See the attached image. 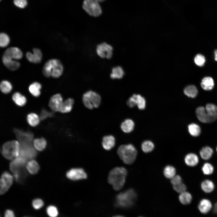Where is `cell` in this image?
Listing matches in <instances>:
<instances>
[{
	"mask_svg": "<svg viewBox=\"0 0 217 217\" xmlns=\"http://www.w3.org/2000/svg\"><path fill=\"white\" fill-rule=\"evenodd\" d=\"M202 170L203 173L205 175H210L212 174L214 170L213 166L210 163H205L203 166Z\"/></svg>",
	"mask_w": 217,
	"mask_h": 217,
	"instance_id": "42",
	"label": "cell"
},
{
	"mask_svg": "<svg viewBox=\"0 0 217 217\" xmlns=\"http://www.w3.org/2000/svg\"><path fill=\"white\" fill-rule=\"evenodd\" d=\"M214 212L217 213V202L215 204L214 208Z\"/></svg>",
	"mask_w": 217,
	"mask_h": 217,
	"instance_id": "52",
	"label": "cell"
},
{
	"mask_svg": "<svg viewBox=\"0 0 217 217\" xmlns=\"http://www.w3.org/2000/svg\"><path fill=\"white\" fill-rule=\"evenodd\" d=\"M213 150L210 147L206 146L203 147L200 150V154L201 157L204 160L209 159L212 156Z\"/></svg>",
	"mask_w": 217,
	"mask_h": 217,
	"instance_id": "32",
	"label": "cell"
},
{
	"mask_svg": "<svg viewBox=\"0 0 217 217\" xmlns=\"http://www.w3.org/2000/svg\"><path fill=\"white\" fill-rule=\"evenodd\" d=\"M136 105L138 108L143 110L145 108L146 102L144 98L139 94H136Z\"/></svg>",
	"mask_w": 217,
	"mask_h": 217,
	"instance_id": "41",
	"label": "cell"
},
{
	"mask_svg": "<svg viewBox=\"0 0 217 217\" xmlns=\"http://www.w3.org/2000/svg\"><path fill=\"white\" fill-rule=\"evenodd\" d=\"M124 74L123 68L120 66H117L112 68L110 77L113 79H120L123 77Z\"/></svg>",
	"mask_w": 217,
	"mask_h": 217,
	"instance_id": "30",
	"label": "cell"
},
{
	"mask_svg": "<svg viewBox=\"0 0 217 217\" xmlns=\"http://www.w3.org/2000/svg\"><path fill=\"white\" fill-rule=\"evenodd\" d=\"M202 189L206 193H210L214 189L215 185L211 181L206 179L202 182L201 184Z\"/></svg>",
	"mask_w": 217,
	"mask_h": 217,
	"instance_id": "33",
	"label": "cell"
},
{
	"mask_svg": "<svg viewBox=\"0 0 217 217\" xmlns=\"http://www.w3.org/2000/svg\"><path fill=\"white\" fill-rule=\"evenodd\" d=\"M26 167L28 172L32 175L37 174L40 169L38 163L36 161L33 159L27 162Z\"/></svg>",
	"mask_w": 217,
	"mask_h": 217,
	"instance_id": "23",
	"label": "cell"
},
{
	"mask_svg": "<svg viewBox=\"0 0 217 217\" xmlns=\"http://www.w3.org/2000/svg\"><path fill=\"white\" fill-rule=\"evenodd\" d=\"M192 199L191 194L186 191L181 193L179 196L180 202L183 204L187 205L190 203Z\"/></svg>",
	"mask_w": 217,
	"mask_h": 217,
	"instance_id": "35",
	"label": "cell"
},
{
	"mask_svg": "<svg viewBox=\"0 0 217 217\" xmlns=\"http://www.w3.org/2000/svg\"><path fill=\"white\" fill-rule=\"evenodd\" d=\"M74 103V100L72 98L67 99L63 101L59 112L63 113L70 112L73 108Z\"/></svg>",
	"mask_w": 217,
	"mask_h": 217,
	"instance_id": "22",
	"label": "cell"
},
{
	"mask_svg": "<svg viewBox=\"0 0 217 217\" xmlns=\"http://www.w3.org/2000/svg\"><path fill=\"white\" fill-rule=\"evenodd\" d=\"M127 175V169L122 167L114 168L109 173L108 181L112 186L113 189L118 191L123 187Z\"/></svg>",
	"mask_w": 217,
	"mask_h": 217,
	"instance_id": "1",
	"label": "cell"
},
{
	"mask_svg": "<svg viewBox=\"0 0 217 217\" xmlns=\"http://www.w3.org/2000/svg\"><path fill=\"white\" fill-rule=\"evenodd\" d=\"M2 61L4 65L11 71L17 70L20 66V63L18 61L4 57H2Z\"/></svg>",
	"mask_w": 217,
	"mask_h": 217,
	"instance_id": "20",
	"label": "cell"
},
{
	"mask_svg": "<svg viewBox=\"0 0 217 217\" xmlns=\"http://www.w3.org/2000/svg\"><path fill=\"white\" fill-rule=\"evenodd\" d=\"M68 178L73 181H77L86 179V173L82 168H74L70 169L66 173Z\"/></svg>",
	"mask_w": 217,
	"mask_h": 217,
	"instance_id": "10",
	"label": "cell"
},
{
	"mask_svg": "<svg viewBox=\"0 0 217 217\" xmlns=\"http://www.w3.org/2000/svg\"><path fill=\"white\" fill-rule=\"evenodd\" d=\"M174 189L179 193H181L185 191L186 189V186L183 183H181L179 184L173 185Z\"/></svg>",
	"mask_w": 217,
	"mask_h": 217,
	"instance_id": "46",
	"label": "cell"
},
{
	"mask_svg": "<svg viewBox=\"0 0 217 217\" xmlns=\"http://www.w3.org/2000/svg\"><path fill=\"white\" fill-rule=\"evenodd\" d=\"M134 127V123L131 119H127L121 124V128L125 133H129L133 131Z\"/></svg>",
	"mask_w": 217,
	"mask_h": 217,
	"instance_id": "24",
	"label": "cell"
},
{
	"mask_svg": "<svg viewBox=\"0 0 217 217\" xmlns=\"http://www.w3.org/2000/svg\"><path fill=\"white\" fill-rule=\"evenodd\" d=\"M171 182L173 185H175L182 183V178L179 175H175L171 179Z\"/></svg>",
	"mask_w": 217,
	"mask_h": 217,
	"instance_id": "50",
	"label": "cell"
},
{
	"mask_svg": "<svg viewBox=\"0 0 217 217\" xmlns=\"http://www.w3.org/2000/svg\"><path fill=\"white\" fill-rule=\"evenodd\" d=\"M20 144L19 141L13 140L8 141L2 145V156L8 160L14 159L19 156Z\"/></svg>",
	"mask_w": 217,
	"mask_h": 217,
	"instance_id": "6",
	"label": "cell"
},
{
	"mask_svg": "<svg viewBox=\"0 0 217 217\" xmlns=\"http://www.w3.org/2000/svg\"><path fill=\"white\" fill-rule=\"evenodd\" d=\"M175 169L172 166L167 165L164 169V175L166 178H168L171 179L175 175Z\"/></svg>",
	"mask_w": 217,
	"mask_h": 217,
	"instance_id": "38",
	"label": "cell"
},
{
	"mask_svg": "<svg viewBox=\"0 0 217 217\" xmlns=\"http://www.w3.org/2000/svg\"></svg>",
	"mask_w": 217,
	"mask_h": 217,
	"instance_id": "59",
	"label": "cell"
},
{
	"mask_svg": "<svg viewBox=\"0 0 217 217\" xmlns=\"http://www.w3.org/2000/svg\"><path fill=\"white\" fill-rule=\"evenodd\" d=\"M33 146L35 149L38 151L44 150L47 145V142L43 137L37 138L33 140Z\"/></svg>",
	"mask_w": 217,
	"mask_h": 217,
	"instance_id": "28",
	"label": "cell"
},
{
	"mask_svg": "<svg viewBox=\"0 0 217 217\" xmlns=\"http://www.w3.org/2000/svg\"><path fill=\"white\" fill-rule=\"evenodd\" d=\"M63 102V99L61 95L57 93L51 97L49 101V105L53 112H59Z\"/></svg>",
	"mask_w": 217,
	"mask_h": 217,
	"instance_id": "14",
	"label": "cell"
},
{
	"mask_svg": "<svg viewBox=\"0 0 217 217\" xmlns=\"http://www.w3.org/2000/svg\"><path fill=\"white\" fill-rule=\"evenodd\" d=\"M0 89L3 93L8 94L10 93L12 90V86L9 81L6 80H3L0 83Z\"/></svg>",
	"mask_w": 217,
	"mask_h": 217,
	"instance_id": "37",
	"label": "cell"
},
{
	"mask_svg": "<svg viewBox=\"0 0 217 217\" xmlns=\"http://www.w3.org/2000/svg\"><path fill=\"white\" fill-rule=\"evenodd\" d=\"M216 151H217V147H216Z\"/></svg>",
	"mask_w": 217,
	"mask_h": 217,
	"instance_id": "56",
	"label": "cell"
},
{
	"mask_svg": "<svg viewBox=\"0 0 217 217\" xmlns=\"http://www.w3.org/2000/svg\"><path fill=\"white\" fill-rule=\"evenodd\" d=\"M99 2H102L105 0H95Z\"/></svg>",
	"mask_w": 217,
	"mask_h": 217,
	"instance_id": "55",
	"label": "cell"
},
{
	"mask_svg": "<svg viewBox=\"0 0 217 217\" xmlns=\"http://www.w3.org/2000/svg\"><path fill=\"white\" fill-rule=\"evenodd\" d=\"M188 131L190 134L193 137L198 136L201 133L200 126L194 123L191 124L188 126Z\"/></svg>",
	"mask_w": 217,
	"mask_h": 217,
	"instance_id": "36",
	"label": "cell"
},
{
	"mask_svg": "<svg viewBox=\"0 0 217 217\" xmlns=\"http://www.w3.org/2000/svg\"><path fill=\"white\" fill-rule=\"evenodd\" d=\"M214 83L213 79L210 77H205L202 80L201 83L202 88L205 90H210L214 87Z\"/></svg>",
	"mask_w": 217,
	"mask_h": 217,
	"instance_id": "26",
	"label": "cell"
},
{
	"mask_svg": "<svg viewBox=\"0 0 217 217\" xmlns=\"http://www.w3.org/2000/svg\"><path fill=\"white\" fill-rule=\"evenodd\" d=\"M41 84L37 82H34L30 84L29 87V90L30 93L34 96L37 97L41 94Z\"/></svg>",
	"mask_w": 217,
	"mask_h": 217,
	"instance_id": "29",
	"label": "cell"
},
{
	"mask_svg": "<svg viewBox=\"0 0 217 217\" xmlns=\"http://www.w3.org/2000/svg\"><path fill=\"white\" fill-rule=\"evenodd\" d=\"M195 63L197 66L201 67L203 66L205 62V58L203 55L198 54L196 55L194 58Z\"/></svg>",
	"mask_w": 217,
	"mask_h": 217,
	"instance_id": "44",
	"label": "cell"
},
{
	"mask_svg": "<svg viewBox=\"0 0 217 217\" xmlns=\"http://www.w3.org/2000/svg\"><path fill=\"white\" fill-rule=\"evenodd\" d=\"M2 56L13 60H19L22 58L23 53L19 48L11 47L5 51Z\"/></svg>",
	"mask_w": 217,
	"mask_h": 217,
	"instance_id": "15",
	"label": "cell"
},
{
	"mask_svg": "<svg viewBox=\"0 0 217 217\" xmlns=\"http://www.w3.org/2000/svg\"><path fill=\"white\" fill-rule=\"evenodd\" d=\"M113 48L110 44L105 42L101 43L96 47L97 55L102 58L110 59L113 55Z\"/></svg>",
	"mask_w": 217,
	"mask_h": 217,
	"instance_id": "11",
	"label": "cell"
},
{
	"mask_svg": "<svg viewBox=\"0 0 217 217\" xmlns=\"http://www.w3.org/2000/svg\"><path fill=\"white\" fill-rule=\"evenodd\" d=\"M63 71V66L58 60L52 59L48 60L45 64L42 69L43 75L46 77L52 76L58 78L62 74Z\"/></svg>",
	"mask_w": 217,
	"mask_h": 217,
	"instance_id": "2",
	"label": "cell"
},
{
	"mask_svg": "<svg viewBox=\"0 0 217 217\" xmlns=\"http://www.w3.org/2000/svg\"><path fill=\"white\" fill-rule=\"evenodd\" d=\"M137 196L134 190L132 189H128L117 195L115 206L123 208L132 207L135 204Z\"/></svg>",
	"mask_w": 217,
	"mask_h": 217,
	"instance_id": "3",
	"label": "cell"
},
{
	"mask_svg": "<svg viewBox=\"0 0 217 217\" xmlns=\"http://www.w3.org/2000/svg\"><path fill=\"white\" fill-rule=\"evenodd\" d=\"M20 144V156L27 160L32 159L36 157L37 153L32 143Z\"/></svg>",
	"mask_w": 217,
	"mask_h": 217,
	"instance_id": "9",
	"label": "cell"
},
{
	"mask_svg": "<svg viewBox=\"0 0 217 217\" xmlns=\"http://www.w3.org/2000/svg\"><path fill=\"white\" fill-rule=\"evenodd\" d=\"M46 212L48 215L50 217H56L58 214L57 208L52 205L49 206L47 207Z\"/></svg>",
	"mask_w": 217,
	"mask_h": 217,
	"instance_id": "43",
	"label": "cell"
},
{
	"mask_svg": "<svg viewBox=\"0 0 217 217\" xmlns=\"http://www.w3.org/2000/svg\"><path fill=\"white\" fill-rule=\"evenodd\" d=\"M196 114L200 121L203 123H209L208 116L205 108L203 106L199 107L196 109Z\"/></svg>",
	"mask_w": 217,
	"mask_h": 217,
	"instance_id": "19",
	"label": "cell"
},
{
	"mask_svg": "<svg viewBox=\"0 0 217 217\" xmlns=\"http://www.w3.org/2000/svg\"><path fill=\"white\" fill-rule=\"evenodd\" d=\"M212 207V204L209 200L203 199L200 201L198 206L200 212L203 214L208 213Z\"/></svg>",
	"mask_w": 217,
	"mask_h": 217,
	"instance_id": "25",
	"label": "cell"
},
{
	"mask_svg": "<svg viewBox=\"0 0 217 217\" xmlns=\"http://www.w3.org/2000/svg\"><path fill=\"white\" fill-rule=\"evenodd\" d=\"M127 104L130 107L132 108L136 105V94H133L128 100L127 102Z\"/></svg>",
	"mask_w": 217,
	"mask_h": 217,
	"instance_id": "49",
	"label": "cell"
},
{
	"mask_svg": "<svg viewBox=\"0 0 217 217\" xmlns=\"http://www.w3.org/2000/svg\"><path fill=\"white\" fill-rule=\"evenodd\" d=\"M143 217V216H140V217Z\"/></svg>",
	"mask_w": 217,
	"mask_h": 217,
	"instance_id": "57",
	"label": "cell"
},
{
	"mask_svg": "<svg viewBox=\"0 0 217 217\" xmlns=\"http://www.w3.org/2000/svg\"><path fill=\"white\" fill-rule=\"evenodd\" d=\"M53 114L52 113L49 112L44 109H43L41 111L39 116L40 120H42L48 117H51L53 115Z\"/></svg>",
	"mask_w": 217,
	"mask_h": 217,
	"instance_id": "48",
	"label": "cell"
},
{
	"mask_svg": "<svg viewBox=\"0 0 217 217\" xmlns=\"http://www.w3.org/2000/svg\"><path fill=\"white\" fill-rule=\"evenodd\" d=\"M5 217H15L14 212L9 209L6 210L5 212Z\"/></svg>",
	"mask_w": 217,
	"mask_h": 217,
	"instance_id": "51",
	"label": "cell"
},
{
	"mask_svg": "<svg viewBox=\"0 0 217 217\" xmlns=\"http://www.w3.org/2000/svg\"><path fill=\"white\" fill-rule=\"evenodd\" d=\"M10 39L9 36L6 33H2L0 34V46L1 47L4 48L9 44Z\"/></svg>",
	"mask_w": 217,
	"mask_h": 217,
	"instance_id": "40",
	"label": "cell"
},
{
	"mask_svg": "<svg viewBox=\"0 0 217 217\" xmlns=\"http://www.w3.org/2000/svg\"><path fill=\"white\" fill-rule=\"evenodd\" d=\"M205 109L209 117V123L217 119V106L212 103H208L206 106Z\"/></svg>",
	"mask_w": 217,
	"mask_h": 217,
	"instance_id": "17",
	"label": "cell"
},
{
	"mask_svg": "<svg viewBox=\"0 0 217 217\" xmlns=\"http://www.w3.org/2000/svg\"><path fill=\"white\" fill-rule=\"evenodd\" d=\"M44 205L43 201L39 198L34 200L32 202V205L36 209H38L42 207Z\"/></svg>",
	"mask_w": 217,
	"mask_h": 217,
	"instance_id": "45",
	"label": "cell"
},
{
	"mask_svg": "<svg viewBox=\"0 0 217 217\" xmlns=\"http://www.w3.org/2000/svg\"><path fill=\"white\" fill-rule=\"evenodd\" d=\"M33 53L28 52L26 54L27 59L30 62L34 63L40 62L42 58L41 51L39 49L35 48L33 49Z\"/></svg>",
	"mask_w": 217,
	"mask_h": 217,
	"instance_id": "16",
	"label": "cell"
},
{
	"mask_svg": "<svg viewBox=\"0 0 217 217\" xmlns=\"http://www.w3.org/2000/svg\"><path fill=\"white\" fill-rule=\"evenodd\" d=\"M12 99L17 105L20 106H24L27 102L26 97L18 92H15L13 94Z\"/></svg>",
	"mask_w": 217,
	"mask_h": 217,
	"instance_id": "27",
	"label": "cell"
},
{
	"mask_svg": "<svg viewBox=\"0 0 217 217\" xmlns=\"http://www.w3.org/2000/svg\"><path fill=\"white\" fill-rule=\"evenodd\" d=\"M82 6L86 12L91 16L98 17L102 13V9L99 2L95 0H84Z\"/></svg>",
	"mask_w": 217,
	"mask_h": 217,
	"instance_id": "8",
	"label": "cell"
},
{
	"mask_svg": "<svg viewBox=\"0 0 217 217\" xmlns=\"http://www.w3.org/2000/svg\"></svg>",
	"mask_w": 217,
	"mask_h": 217,
	"instance_id": "58",
	"label": "cell"
},
{
	"mask_svg": "<svg viewBox=\"0 0 217 217\" xmlns=\"http://www.w3.org/2000/svg\"><path fill=\"white\" fill-rule=\"evenodd\" d=\"M26 163L22 159L16 158L13 160L10 164V169L18 183H24L27 178V175L25 168Z\"/></svg>",
	"mask_w": 217,
	"mask_h": 217,
	"instance_id": "4",
	"label": "cell"
},
{
	"mask_svg": "<svg viewBox=\"0 0 217 217\" xmlns=\"http://www.w3.org/2000/svg\"><path fill=\"white\" fill-rule=\"evenodd\" d=\"M184 162L188 166L193 167L196 166L198 164L199 159L196 154L190 153L185 156L184 158Z\"/></svg>",
	"mask_w": 217,
	"mask_h": 217,
	"instance_id": "21",
	"label": "cell"
},
{
	"mask_svg": "<svg viewBox=\"0 0 217 217\" xmlns=\"http://www.w3.org/2000/svg\"><path fill=\"white\" fill-rule=\"evenodd\" d=\"M101 100L100 96L96 92L89 90L83 95L82 101L84 106L87 108L92 109L98 108Z\"/></svg>",
	"mask_w": 217,
	"mask_h": 217,
	"instance_id": "7",
	"label": "cell"
},
{
	"mask_svg": "<svg viewBox=\"0 0 217 217\" xmlns=\"http://www.w3.org/2000/svg\"><path fill=\"white\" fill-rule=\"evenodd\" d=\"M215 59L216 61H217V50H215L214 52Z\"/></svg>",
	"mask_w": 217,
	"mask_h": 217,
	"instance_id": "53",
	"label": "cell"
},
{
	"mask_svg": "<svg viewBox=\"0 0 217 217\" xmlns=\"http://www.w3.org/2000/svg\"><path fill=\"white\" fill-rule=\"evenodd\" d=\"M153 143L150 140H146L143 142L141 145L142 150L145 153H148L151 152L154 149Z\"/></svg>",
	"mask_w": 217,
	"mask_h": 217,
	"instance_id": "39",
	"label": "cell"
},
{
	"mask_svg": "<svg viewBox=\"0 0 217 217\" xmlns=\"http://www.w3.org/2000/svg\"><path fill=\"white\" fill-rule=\"evenodd\" d=\"M14 3L17 7L21 8H24L27 5L26 0H14Z\"/></svg>",
	"mask_w": 217,
	"mask_h": 217,
	"instance_id": "47",
	"label": "cell"
},
{
	"mask_svg": "<svg viewBox=\"0 0 217 217\" xmlns=\"http://www.w3.org/2000/svg\"><path fill=\"white\" fill-rule=\"evenodd\" d=\"M14 131L20 144L32 143L33 135L31 132H24L18 129H15Z\"/></svg>",
	"mask_w": 217,
	"mask_h": 217,
	"instance_id": "13",
	"label": "cell"
},
{
	"mask_svg": "<svg viewBox=\"0 0 217 217\" xmlns=\"http://www.w3.org/2000/svg\"><path fill=\"white\" fill-rule=\"evenodd\" d=\"M118 154L125 164H131L135 161L137 152L135 147L132 144L122 145L118 148Z\"/></svg>",
	"mask_w": 217,
	"mask_h": 217,
	"instance_id": "5",
	"label": "cell"
},
{
	"mask_svg": "<svg viewBox=\"0 0 217 217\" xmlns=\"http://www.w3.org/2000/svg\"><path fill=\"white\" fill-rule=\"evenodd\" d=\"M13 181L12 176L8 171H4L2 175L0 183V193H5L12 185Z\"/></svg>",
	"mask_w": 217,
	"mask_h": 217,
	"instance_id": "12",
	"label": "cell"
},
{
	"mask_svg": "<svg viewBox=\"0 0 217 217\" xmlns=\"http://www.w3.org/2000/svg\"><path fill=\"white\" fill-rule=\"evenodd\" d=\"M113 217H124L123 216H121V215H115Z\"/></svg>",
	"mask_w": 217,
	"mask_h": 217,
	"instance_id": "54",
	"label": "cell"
},
{
	"mask_svg": "<svg viewBox=\"0 0 217 217\" xmlns=\"http://www.w3.org/2000/svg\"><path fill=\"white\" fill-rule=\"evenodd\" d=\"M27 120L28 124L33 127L38 125L40 120L39 117L34 113L29 114L27 116Z\"/></svg>",
	"mask_w": 217,
	"mask_h": 217,
	"instance_id": "31",
	"label": "cell"
},
{
	"mask_svg": "<svg viewBox=\"0 0 217 217\" xmlns=\"http://www.w3.org/2000/svg\"><path fill=\"white\" fill-rule=\"evenodd\" d=\"M184 93L188 97L194 98L197 95L198 91L197 87L193 85H188L184 89Z\"/></svg>",
	"mask_w": 217,
	"mask_h": 217,
	"instance_id": "34",
	"label": "cell"
},
{
	"mask_svg": "<svg viewBox=\"0 0 217 217\" xmlns=\"http://www.w3.org/2000/svg\"><path fill=\"white\" fill-rule=\"evenodd\" d=\"M102 145L103 148L107 150L112 149L115 144V139L112 135H107L102 138Z\"/></svg>",
	"mask_w": 217,
	"mask_h": 217,
	"instance_id": "18",
	"label": "cell"
}]
</instances>
